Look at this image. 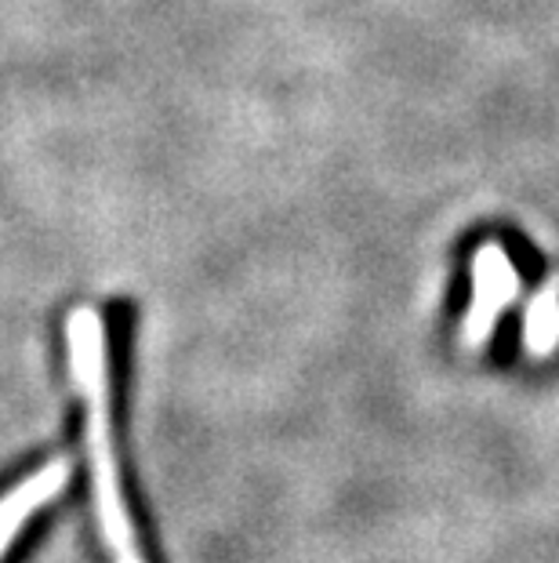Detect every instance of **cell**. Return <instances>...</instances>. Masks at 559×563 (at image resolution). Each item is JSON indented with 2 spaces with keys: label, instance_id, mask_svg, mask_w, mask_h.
<instances>
[{
  "label": "cell",
  "instance_id": "1",
  "mask_svg": "<svg viewBox=\"0 0 559 563\" xmlns=\"http://www.w3.org/2000/svg\"><path fill=\"white\" fill-rule=\"evenodd\" d=\"M69 371L74 386L85 400V443L94 487V512H99V531L105 542L110 563H146L138 553L135 523H131L121 465H116L113 443V418H110V375H105V328L99 309L77 306L69 317Z\"/></svg>",
  "mask_w": 559,
  "mask_h": 563
},
{
  "label": "cell",
  "instance_id": "2",
  "mask_svg": "<svg viewBox=\"0 0 559 563\" xmlns=\"http://www.w3.org/2000/svg\"><path fill=\"white\" fill-rule=\"evenodd\" d=\"M519 295V277L508 262L502 244H483L472 258V302L469 313L461 320V345L466 350H480L491 339L497 317L508 302H516Z\"/></svg>",
  "mask_w": 559,
  "mask_h": 563
},
{
  "label": "cell",
  "instance_id": "3",
  "mask_svg": "<svg viewBox=\"0 0 559 563\" xmlns=\"http://www.w3.org/2000/svg\"><path fill=\"white\" fill-rule=\"evenodd\" d=\"M69 473H74L69 459H52L41 473L26 476V481L11 490L4 498V506H0V553H11L19 527L26 523L41 506H47L52 498L63 495L69 484Z\"/></svg>",
  "mask_w": 559,
  "mask_h": 563
},
{
  "label": "cell",
  "instance_id": "4",
  "mask_svg": "<svg viewBox=\"0 0 559 563\" xmlns=\"http://www.w3.org/2000/svg\"><path fill=\"white\" fill-rule=\"evenodd\" d=\"M523 345L538 361L559 350V277H549L530 298L527 317H523Z\"/></svg>",
  "mask_w": 559,
  "mask_h": 563
}]
</instances>
